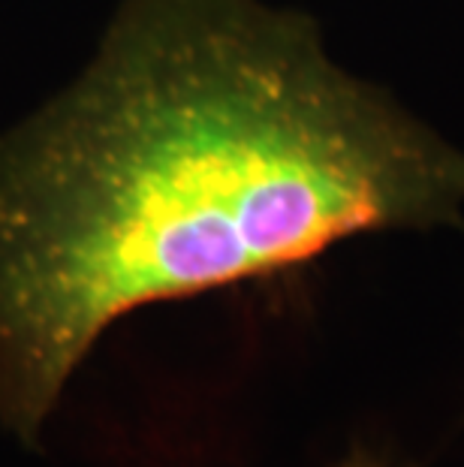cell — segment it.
<instances>
[{"instance_id":"6da1fadb","label":"cell","mask_w":464,"mask_h":467,"mask_svg":"<svg viewBox=\"0 0 464 467\" xmlns=\"http://www.w3.org/2000/svg\"><path fill=\"white\" fill-rule=\"evenodd\" d=\"M464 151L265 0H118L85 64L0 127V425L36 446L148 305L459 226Z\"/></svg>"},{"instance_id":"7a4b0ae2","label":"cell","mask_w":464,"mask_h":467,"mask_svg":"<svg viewBox=\"0 0 464 467\" xmlns=\"http://www.w3.org/2000/svg\"><path fill=\"white\" fill-rule=\"evenodd\" d=\"M338 467H395V464H387V462L374 459V455H368V452H353L350 459H344Z\"/></svg>"}]
</instances>
